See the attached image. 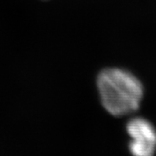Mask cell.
<instances>
[{
  "label": "cell",
  "mask_w": 156,
  "mask_h": 156,
  "mask_svg": "<svg viewBox=\"0 0 156 156\" xmlns=\"http://www.w3.org/2000/svg\"><path fill=\"white\" fill-rule=\"evenodd\" d=\"M101 102L111 115L125 116L133 114L140 106L144 95L141 82L124 69L108 68L97 77Z\"/></svg>",
  "instance_id": "1"
},
{
  "label": "cell",
  "mask_w": 156,
  "mask_h": 156,
  "mask_svg": "<svg viewBox=\"0 0 156 156\" xmlns=\"http://www.w3.org/2000/svg\"><path fill=\"white\" fill-rule=\"evenodd\" d=\"M130 137L128 149L132 156H154L156 152V129L143 117L130 119L126 126Z\"/></svg>",
  "instance_id": "2"
}]
</instances>
